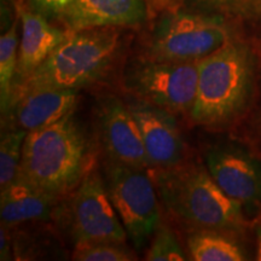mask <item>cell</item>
Listing matches in <instances>:
<instances>
[{
	"label": "cell",
	"mask_w": 261,
	"mask_h": 261,
	"mask_svg": "<svg viewBox=\"0 0 261 261\" xmlns=\"http://www.w3.org/2000/svg\"><path fill=\"white\" fill-rule=\"evenodd\" d=\"M17 12L22 22V39L16 76L21 84L67 39L69 31L54 27L41 15L31 11L22 3L17 5Z\"/></svg>",
	"instance_id": "14"
},
{
	"label": "cell",
	"mask_w": 261,
	"mask_h": 261,
	"mask_svg": "<svg viewBox=\"0 0 261 261\" xmlns=\"http://www.w3.org/2000/svg\"><path fill=\"white\" fill-rule=\"evenodd\" d=\"M74 0H32L37 9L46 14L61 15Z\"/></svg>",
	"instance_id": "22"
},
{
	"label": "cell",
	"mask_w": 261,
	"mask_h": 261,
	"mask_svg": "<svg viewBox=\"0 0 261 261\" xmlns=\"http://www.w3.org/2000/svg\"><path fill=\"white\" fill-rule=\"evenodd\" d=\"M106 181L110 200L137 250L144 248L160 226L158 191L145 169L109 161Z\"/></svg>",
	"instance_id": "6"
},
{
	"label": "cell",
	"mask_w": 261,
	"mask_h": 261,
	"mask_svg": "<svg viewBox=\"0 0 261 261\" xmlns=\"http://www.w3.org/2000/svg\"><path fill=\"white\" fill-rule=\"evenodd\" d=\"M187 254L182 250L177 236L169 227L160 225L154 233L152 242L146 252L148 261H184Z\"/></svg>",
	"instance_id": "20"
},
{
	"label": "cell",
	"mask_w": 261,
	"mask_h": 261,
	"mask_svg": "<svg viewBox=\"0 0 261 261\" xmlns=\"http://www.w3.org/2000/svg\"><path fill=\"white\" fill-rule=\"evenodd\" d=\"M207 168L214 181L241 204L261 202V163L236 148H214L207 152Z\"/></svg>",
	"instance_id": "11"
},
{
	"label": "cell",
	"mask_w": 261,
	"mask_h": 261,
	"mask_svg": "<svg viewBox=\"0 0 261 261\" xmlns=\"http://www.w3.org/2000/svg\"><path fill=\"white\" fill-rule=\"evenodd\" d=\"M11 227L2 224L0 228V260L8 261L11 259V234H10Z\"/></svg>",
	"instance_id": "23"
},
{
	"label": "cell",
	"mask_w": 261,
	"mask_h": 261,
	"mask_svg": "<svg viewBox=\"0 0 261 261\" xmlns=\"http://www.w3.org/2000/svg\"><path fill=\"white\" fill-rule=\"evenodd\" d=\"M77 99V91L35 89L15 97L9 112L12 110L16 127L32 132L73 114Z\"/></svg>",
	"instance_id": "13"
},
{
	"label": "cell",
	"mask_w": 261,
	"mask_h": 261,
	"mask_svg": "<svg viewBox=\"0 0 261 261\" xmlns=\"http://www.w3.org/2000/svg\"><path fill=\"white\" fill-rule=\"evenodd\" d=\"M27 130L12 127L2 132L0 140V189H5L17 177Z\"/></svg>",
	"instance_id": "18"
},
{
	"label": "cell",
	"mask_w": 261,
	"mask_h": 261,
	"mask_svg": "<svg viewBox=\"0 0 261 261\" xmlns=\"http://www.w3.org/2000/svg\"><path fill=\"white\" fill-rule=\"evenodd\" d=\"M57 200L39 190L22 177L0 190V217L2 224L9 227L44 220L50 215Z\"/></svg>",
	"instance_id": "15"
},
{
	"label": "cell",
	"mask_w": 261,
	"mask_h": 261,
	"mask_svg": "<svg viewBox=\"0 0 261 261\" xmlns=\"http://www.w3.org/2000/svg\"><path fill=\"white\" fill-rule=\"evenodd\" d=\"M75 261H132L137 260L136 253L125 242L116 241H94L75 244L73 253Z\"/></svg>",
	"instance_id": "19"
},
{
	"label": "cell",
	"mask_w": 261,
	"mask_h": 261,
	"mask_svg": "<svg viewBox=\"0 0 261 261\" xmlns=\"http://www.w3.org/2000/svg\"><path fill=\"white\" fill-rule=\"evenodd\" d=\"M198 83V62H168L145 58L123 70L122 85L133 99L171 114L190 113Z\"/></svg>",
	"instance_id": "5"
},
{
	"label": "cell",
	"mask_w": 261,
	"mask_h": 261,
	"mask_svg": "<svg viewBox=\"0 0 261 261\" xmlns=\"http://www.w3.org/2000/svg\"><path fill=\"white\" fill-rule=\"evenodd\" d=\"M256 259L261 261V223L256 228Z\"/></svg>",
	"instance_id": "24"
},
{
	"label": "cell",
	"mask_w": 261,
	"mask_h": 261,
	"mask_svg": "<svg viewBox=\"0 0 261 261\" xmlns=\"http://www.w3.org/2000/svg\"><path fill=\"white\" fill-rule=\"evenodd\" d=\"M93 167L89 139L74 113L28 132L18 175L58 201Z\"/></svg>",
	"instance_id": "1"
},
{
	"label": "cell",
	"mask_w": 261,
	"mask_h": 261,
	"mask_svg": "<svg viewBox=\"0 0 261 261\" xmlns=\"http://www.w3.org/2000/svg\"><path fill=\"white\" fill-rule=\"evenodd\" d=\"M70 208L75 244L94 241L126 242L128 238L110 200L106 181L94 166L76 187Z\"/></svg>",
	"instance_id": "8"
},
{
	"label": "cell",
	"mask_w": 261,
	"mask_h": 261,
	"mask_svg": "<svg viewBox=\"0 0 261 261\" xmlns=\"http://www.w3.org/2000/svg\"><path fill=\"white\" fill-rule=\"evenodd\" d=\"M18 18H16L0 38V99L3 115L8 114L11 106L18 62Z\"/></svg>",
	"instance_id": "17"
},
{
	"label": "cell",
	"mask_w": 261,
	"mask_h": 261,
	"mask_svg": "<svg viewBox=\"0 0 261 261\" xmlns=\"http://www.w3.org/2000/svg\"><path fill=\"white\" fill-rule=\"evenodd\" d=\"M156 191L168 212L189 225L208 230H238L243 224L242 204L232 200L200 166L180 163L152 169Z\"/></svg>",
	"instance_id": "3"
},
{
	"label": "cell",
	"mask_w": 261,
	"mask_h": 261,
	"mask_svg": "<svg viewBox=\"0 0 261 261\" xmlns=\"http://www.w3.org/2000/svg\"><path fill=\"white\" fill-rule=\"evenodd\" d=\"M253 84V64L246 48L225 45L198 62V83L191 121L219 126L236 117L247 106Z\"/></svg>",
	"instance_id": "4"
},
{
	"label": "cell",
	"mask_w": 261,
	"mask_h": 261,
	"mask_svg": "<svg viewBox=\"0 0 261 261\" xmlns=\"http://www.w3.org/2000/svg\"><path fill=\"white\" fill-rule=\"evenodd\" d=\"M3 2H12L14 4H16V6H17V3H16V0H3Z\"/></svg>",
	"instance_id": "25"
},
{
	"label": "cell",
	"mask_w": 261,
	"mask_h": 261,
	"mask_svg": "<svg viewBox=\"0 0 261 261\" xmlns=\"http://www.w3.org/2000/svg\"><path fill=\"white\" fill-rule=\"evenodd\" d=\"M148 5L149 12L151 15L168 14V12H177L181 8L184 0H145Z\"/></svg>",
	"instance_id": "21"
},
{
	"label": "cell",
	"mask_w": 261,
	"mask_h": 261,
	"mask_svg": "<svg viewBox=\"0 0 261 261\" xmlns=\"http://www.w3.org/2000/svg\"><path fill=\"white\" fill-rule=\"evenodd\" d=\"M128 107L139 125L150 167L169 168L184 162L187 150L174 114L137 99Z\"/></svg>",
	"instance_id": "10"
},
{
	"label": "cell",
	"mask_w": 261,
	"mask_h": 261,
	"mask_svg": "<svg viewBox=\"0 0 261 261\" xmlns=\"http://www.w3.org/2000/svg\"><path fill=\"white\" fill-rule=\"evenodd\" d=\"M98 125L110 161L140 169L151 168L139 125L128 104L113 96L103 99L98 109Z\"/></svg>",
	"instance_id": "9"
},
{
	"label": "cell",
	"mask_w": 261,
	"mask_h": 261,
	"mask_svg": "<svg viewBox=\"0 0 261 261\" xmlns=\"http://www.w3.org/2000/svg\"><path fill=\"white\" fill-rule=\"evenodd\" d=\"M149 15L145 0H74L60 15L68 31L136 27Z\"/></svg>",
	"instance_id": "12"
},
{
	"label": "cell",
	"mask_w": 261,
	"mask_h": 261,
	"mask_svg": "<svg viewBox=\"0 0 261 261\" xmlns=\"http://www.w3.org/2000/svg\"><path fill=\"white\" fill-rule=\"evenodd\" d=\"M188 248L194 261H242L241 247L218 230L200 228L189 234Z\"/></svg>",
	"instance_id": "16"
},
{
	"label": "cell",
	"mask_w": 261,
	"mask_h": 261,
	"mask_svg": "<svg viewBox=\"0 0 261 261\" xmlns=\"http://www.w3.org/2000/svg\"><path fill=\"white\" fill-rule=\"evenodd\" d=\"M120 39L121 34L116 27L69 31L67 39L44 63L16 85L12 99L35 89L79 91L97 83L112 68Z\"/></svg>",
	"instance_id": "2"
},
{
	"label": "cell",
	"mask_w": 261,
	"mask_h": 261,
	"mask_svg": "<svg viewBox=\"0 0 261 261\" xmlns=\"http://www.w3.org/2000/svg\"><path fill=\"white\" fill-rule=\"evenodd\" d=\"M228 44V34L214 18L188 12L165 14L152 35L149 58L168 62H200Z\"/></svg>",
	"instance_id": "7"
}]
</instances>
